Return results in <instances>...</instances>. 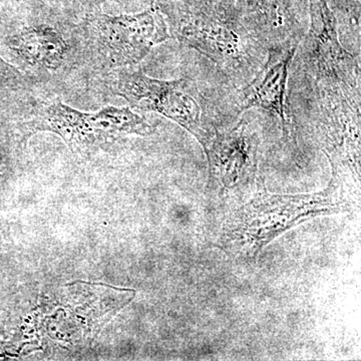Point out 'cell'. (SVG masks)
<instances>
[{
  "instance_id": "1",
  "label": "cell",
  "mask_w": 361,
  "mask_h": 361,
  "mask_svg": "<svg viewBox=\"0 0 361 361\" xmlns=\"http://www.w3.org/2000/svg\"><path fill=\"white\" fill-rule=\"evenodd\" d=\"M169 32L211 59L236 87L252 80L267 56L241 0H161Z\"/></svg>"
},
{
  "instance_id": "2",
  "label": "cell",
  "mask_w": 361,
  "mask_h": 361,
  "mask_svg": "<svg viewBox=\"0 0 361 361\" xmlns=\"http://www.w3.org/2000/svg\"><path fill=\"white\" fill-rule=\"evenodd\" d=\"M360 204L334 171L327 187L313 193L273 194L264 187L228 217L216 246L235 260L254 261L292 228L322 216L356 212Z\"/></svg>"
},
{
  "instance_id": "3",
  "label": "cell",
  "mask_w": 361,
  "mask_h": 361,
  "mask_svg": "<svg viewBox=\"0 0 361 361\" xmlns=\"http://www.w3.org/2000/svg\"><path fill=\"white\" fill-rule=\"evenodd\" d=\"M78 33L85 56L104 71L137 65L154 47L171 37L158 6L121 16L90 13L80 23Z\"/></svg>"
},
{
  "instance_id": "4",
  "label": "cell",
  "mask_w": 361,
  "mask_h": 361,
  "mask_svg": "<svg viewBox=\"0 0 361 361\" xmlns=\"http://www.w3.org/2000/svg\"><path fill=\"white\" fill-rule=\"evenodd\" d=\"M113 87L116 96L125 99L132 110L159 114L173 121L194 135L203 149L217 133L206 115L198 87L189 78L158 80L141 70L125 68L116 71Z\"/></svg>"
},
{
  "instance_id": "5",
  "label": "cell",
  "mask_w": 361,
  "mask_h": 361,
  "mask_svg": "<svg viewBox=\"0 0 361 361\" xmlns=\"http://www.w3.org/2000/svg\"><path fill=\"white\" fill-rule=\"evenodd\" d=\"M310 26L302 66L311 94H342L360 101V59L342 47L329 0H310Z\"/></svg>"
},
{
  "instance_id": "6",
  "label": "cell",
  "mask_w": 361,
  "mask_h": 361,
  "mask_svg": "<svg viewBox=\"0 0 361 361\" xmlns=\"http://www.w3.org/2000/svg\"><path fill=\"white\" fill-rule=\"evenodd\" d=\"M30 132H51L71 146L90 147L123 135H149L155 128L130 108L109 106L85 113L66 106L59 99L40 102L26 123Z\"/></svg>"
},
{
  "instance_id": "7",
  "label": "cell",
  "mask_w": 361,
  "mask_h": 361,
  "mask_svg": "<svg viewBox=\"0 0 361 361\" xmlns=\"http://www.w3.org/2000/svg\"><path fill=\"white\" fill-rule=\"evenodd\" d=\"M298 45L299 42H294L269 47L263 65L240 90L238 101L239 113L260 109L274 116L281 126L285 140L294 149L298 148L296 135L285 102L289 70Z\"/></svg>"
},
{
  "instance_id": "8",
  "label": "cell",
  "mask_w": 361,
  "mask_h": 361,
  "mask_svg": "<svg viewBox=\"0 0 361 361\" xmlns=\"http://www.w3.org/2000/svg\"><path fill=\"white\" fill-rule=\"evenodd\" d=\"M259 137L245 118L232 129L217 130L205 152L209 182L220 189H241L256 179Z\"/></svg>"
},
{
  "instance_id": "9",
  "label": "cell",
  "mask_w": 361,
  "mask_h": 361,
  "mask_svg": "<svg viewBox=\"0 0 361 361\" xmlns=\"http://www.w3.org/2000/svg\"><path fill=\"white\" fill-rule=\"evenodd\" d=\"M4 45L20 65L35 75H56L78 52L75 42L47 23L25 26L6 37Z\"/></svg>"
},
{
  "instance_id": "10",
  "label": "cell",
  "mask_w": 361,
  "mask_h": 361,
  "mask_svg": "<svg viewBox=\"0 0 361 361\" xmlns=\"http://www.w3.org/2000/svg\"><path fill=\"white\" fill-rule=\"evenodd\" d=\"M254 32L267 49L300 42L294 30L293 0H241Z\"/></svg>"
},
{
  "instance_id": "11",
  "label": "cell",
  "mask_w": 361,
  "mask_h": 361,
  "mask_svg": "<svg viewBox=\"0 0 361 361\" xmlns=\"http://www.w3.org/2000/svg\"><path fill=\"white\" fill-rule=\"evenodd\" d=\"M25 82L26 78L20 71L0 58V87H20Z\"/></svg>"
},
{
  "instance_id": "12",
  "label": "cell",
  "mask_w": 361,
  "mask_h": 361,
  "mask_svg": "<svg viewBox=\"0 0 361 361\" xmlns=\"http://www.w3.org/2000/svg\"><path fill=\"white\" fill-rule=\"evenodd\" d=\"M13 1L23 4V6L32 8L33 11H40V9L47 8V7L59 6L61 4H65L66 2L68 4L71 0H13Z\"/></svg>"
}]
</instances>
